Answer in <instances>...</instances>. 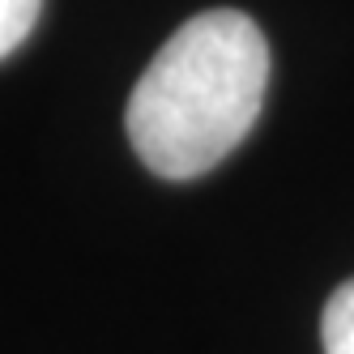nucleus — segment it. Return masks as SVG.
<instances>
[{"label":"nucleus","mask_w":354,"mask_h":354,"mask_svg":"<svg viewBox=\"0 0 354 354\" xmlns=\"http://www.w3.org/2000/svg\"><path fill=\"white\" fill-rule=\"evenodd\" d=\"M269 43L239 9H209L167 39L129 98V141L162 180L214 171L257 124Z\"/></svg>","instance_id":"obj_1"},{"label":"nucleus","mask_w":354,"mask_h":354,"mask_svg":"<svg viewBox=\"0 0 354 354\" xmlns=\"http://www.w3.org/2000/svg\"><path fill=\"white\" fill-rule=\"evenodd\" d=\"M320 337L324 354H354V277L333 290L320 316Z\"/></svg>","instance_id":"obj_2"},{"label":"nucleus","mask_w":354,"mask_h":354,"mask_svg":"<svg viewBox=\"0 0 354 354\" xmlns=\"http://www.w3.org/2000/svg\"><path fill=\"white\" fill-rule=\"evenodd\" d=\"M39 9H43V0H0V60L13 56L30 39Z\"/></svg>","instance_id":"obj_3"}]
</instances>
